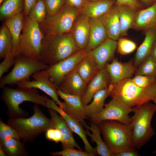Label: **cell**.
Listing matches in <instances>:
<instances>
[{
  "label": "cell",
  "mask_w": 156,
  "mask_h": 156,
  "mask_svg": "<svg viewBox=\"0 0 156 156\" xmlns=\"http://www.w3.org/2000/svg\"><path fill=\"white\" fill-rule=\"evenodd\" d=\"M109 96L112 99L131 107L156 99V83L146 87L135 84L131 78L109 86Z\"/></svg>",
  "instance_id": "cell-1"
},
{
  "label": "cell",
  "mask_w": 156,
  "mask_h": 156,
  "mask_svg": "<svg viewBox=\"0 0 156 156\" xmlns=\"http://www.w3.org/2000/svg\"><path fill=\"white\" fill-rule=\"evenodd\" d=\"M81 50L70 32L45 36L42 42L40 61L51 66L77 53Z\"/></svg>",
  "instance_id": "cell-2"
},
{
  "label": "cell",
  "mask_w": 156,
  "mask_h": 156,
  "mask_svg": "<svg viewBox=\"0 0 156 156\" xmlns=\"http://www.w3.org/2000/svg\"><path fill=\"white\" fill-rule=\"evenodd\" d=\"M1 98L7 109L10 118H25L27 113L19 106L25 101L31 102L35 105L47 107L49 99L45 95H41L37 89L23 88L14 89L5 86L2 88Z\"/></svg>",
  "instance_id": "cell-3"
},
{
  "label": "cell",
  "mask_w": 156,
  "mask_h": 156,
  "mask_svg": "<svg viewBox=\"0 0 156 156\" xmlns=\"http://www.w3.org/2000/svg\"><path fill=\"white\" fill-rule=\"evenodd\" d=\"M132 108L134 114L130 123L132 141L135 148L139 149L155 134L151 123L156 106L149 102Z\"/></svg>",
  "instance_id": "cell-4"
},
{
  "label": "cell",
  "mask_w": 156,
  "mask_h": 156,
  "mask_svg": "<svg viewBox=\"0 0 156 156\" xmlns=\"http://www.w3.org/2000/svg\"><path fill=\"white\" fill-rule=\"evenodd\" d=\"M34 114L28 118H9L7 124L17 131L24 143L32 142L49 129L54 128L51 119L47 117L38 105L33 106Z\"/></svg>",
  "instance_id": "cell-5"
},
{
  "label": "cell",
  "mask_w": 156,
  "mask_h": 156,
  "mask_svg": "<svg viewBox=\"0 0 156 156\" xmlns=\"http://www.w3.org/2000/svg\"><path fill=\"white\" fill-rule=\"evenodd\" d=\"M98 124L103 141L115 156L120 152L135 149L132 141L130 123L109 120Z\"/></svg>",
  "instance_id": "cell-6"
},
{
  "label": "cell",
  "mask_w": 156,
  "mask_h": 156,
  "mask_svg": "<svg viewBox=\"0 0 156 156\" xmlns=\"http://www.w3.org/2000/svg\"><path fill=\"white\" fill-rule=\"evenodd\" d=\"M79 14V9L65 3L56 12L47 14L44 21L38 23L39 27L44 36L70 33Z\"/></svg>",
  "instance_id": "cell-7"
},
{
  "label": "cell",
  "mask_w": 156,
  "mask_h": 156,
  "mask_svg": "<svg viewBox=\"0 0 156 156\" xmlns=\"http://www.w3.org/2000/svg\"><path fill=\"white\" fill-rule=\"evenodd\" d=\"M22 31L19 39L20 54L40 60L44 36L38 23L28 17H24Z\"/></svg>",
  "instance_id": "cell-8"
},
{
  "label": "cell",
  "mask_w": 156,
  "mask_h": 156,
  "mask_svg": "<svg viewBox=\"0 0 156 156\" xmlns=\"http://www.w3.org/2000/svg\"><path fill=\"white\" fill-rule=\"evenodd\" d=\"M50 66L40 60L26 57L21 54L15 57V63L11 71L1 78L0 88L7 85L17 84L29 81L30 77L34 73L49 68Z\"/></svg>",
  "instance_id": "cell-9"
},
{
  "label": "cell",
  "mask_w": 156,
  "mask_h": 156,
  "mask_svg": "<svg viewBox=\"0 0 156 156\" xmlns=\"http://www.w3.org/2000/svg\"><path fill=\"white\" fill-rule=\"evenodd\" d=\"M133 112V108L119 101L112 99L105 105L102 111L89 120L91 122L99 123L105 120H114L125 124L131 122V117L129 115Z\"/></svg>",
  "instance_id": "cell-10"
},
{
  "label": "cell",
  "mask_w": 156,
  "mask_h": 156,
  "mask_svg": "<svg viewBox=\"0 0 156 156\" xmlns=\"http://www.w3.org/2000/svg\"><path fill=\"white\" fill-rule=\"evenodd\" d=\"M86 54L84 50H81L75 54L50 66L45 70L50 80L57 87L65 77L74 70Z\"/></svg>",
  "instance_id": "cell-11"
},
{
  "label": "cell",
  "mask_w": 156,
  "mask_h": 156,
  "mask_svg": "<svg viewBox=\"0 0 156 156\" xmlns=\"http://www.w3.org/2000/svg\"><path fill=\"white\" fill-rule=\"evenodd\" d=\"M34 80L21 82L16 85L23 88H35L39 89L50 96L61 108L63 109V102L58 98L57 88L50 80L45 70L38 72L31 75Z\"/></svg>",
  "instance_id": "cell-12"
},
{
  "label": "cell",
  "mask_w": 156,
  "mask_h": 156,
  "mask_svg": "<svg viewBox=\"0 0 156 156\" xmlns=\"http://www.w3.org/2000/svg\"><path fill=\"white\" fill-rule=\"evenodd\" d=\"M57 105L53 100L49 99L47 102V107L55 110L63 118L73 132L76 133L80 138L83 143L85 151L92 156L96 155V149L89 142L86 130L83 129V125L78 121L66 113Z\"/></svg>",
  "instance_id": "cell-13"
},
{
  "label": "cell",
  "mask_w": 156,
  "mask_h": 156,
  "mask_svg": "<svg viewBox=\"0 0 156 156\" xmlns=\"http://www.w3.org/2000/svg\"><path fill=\"white\" fill-rule=\"evenodd\" d=\"M57 93L64 101L63 109L67 114L80 122L85 128L87 125L84 106L81 98L78 96L63 93L58 90Z\"/></svg>",
  "instance_id": "cell-14"
},
{
  "label": "cell",
  "mask_w": 156,
  "mask_h": 156,
  "mask_svg": "<svg viewBox=\"0 0 156 156\" xmlns=\"http://www.w3.org/2000/svg\"><path fill=\"white\" fill-rule=\"evenodd\" d=\"M117 41L108 38L99 46L87 53L96 62L99 70L105 68L114 56Z\"/></svg>",
  "instance_id": "cell-15"
},
{
  "label": "cell",
  "mask_w": 156,
  "mask_h": 156,
  "mask_svg": "<svg viewBox=\"0 0 156 156\" xmlns=\"http://www.w3.org/2000/svg\"><path fill=\"white\" fill-rule=\"evenodd\" d=\"M87 86V84L74 69L65 77L57 88L63 93L77 96L81 99Z\"/></svg>",
  "instance_id": "cell-16"
},
{
  "label": "cell",
  "mask_w": 156,
  "mask_h": 156,
  "mask_svg": "<svg viewBox=\"0 0 156 156\" xmlns=\"http://www.w3.org/2000/svg\"><path fill=\"white\" fill-rule=\"evenodd\" d=\"M111 83L109 75L105 67L99 70L87 85L85 93L81 98L83 105L89 104L96 92L107 88Z\"/></svg>",
  "instance_id": "cell-17"
},
{
  "label": "cell",
  "mask_w": 156,
  "mask_h": 156,
  "mask_svg": "<svg viewBox=\"0 0 156 156\" xmlns=\"http://www.w3.org/2000/svg\"><path fill=\"white\" fill-rule=\"evenodd\" d=\"M48 111L53 127L58 129L63 135V141L61 143L62 148L71 147L76 148L78 150H82L75 140L73 132L63 118L53 109L48 108Z\"/></svg>",
  "instance_id": "cell-18"
},
{
  "label": "cell",
  "mask_w": 156,
  "mask_h": 156,
  "mask_svg": "<svg viewBox=\"0 0 156 156\" xmlns=\"http://www.w3.org/2000/svg\"><path fill=\"white\" fill-rule=\"evenodd\" d=\"M109 75L111 83H116L131 78L136 69L133 62L123 63L114 58L105 66Z\"/></svg>",
  "instance_id": "cell-19"
},
{
  "label": "cell",
  "mask_w": 156,
  "mask_h": 156,
  "mask_svg": "<svg viewBox=\"0 0 156 156\" xmlns=\"http://www.w3.org/2000/svg\"><path fill=\"white\" fill-rule=\"evenodd\" d=\"M90 30V18L80 14L75 21L70 33L77 46L84 50L88 42Z\"/></svg>",
  "instance_id": "cell-20"
},
{
  "label": "cell",
  "mask_w": 156,
  "mask_h": 156,
  "mask_svg": "<svg viewBox=\"0 0 156 156\" xmlns=\"http://www.w3.org/2000/svg\"><path fill=\"white\" fill-rule=\"evenodd\" d=\"M103 24L108 38L117 40L121 36V27L117 6L115 4L99 18Z\"/></svg>",
  "instance_id": "cell-21"
},
{
  "label": "cell",
  "mask_w": 156,
  "mask_h": 156,
  "mask_svg": "<svg viewBox=\"0 0 156 156\" xmlns=\"http://www.w3.org/2000/svg\"><path fill=\"white\" fill-rule=\"evenodd\" d=\"M90 30L86 47V53L103 43L108 38L106 30L99 18H90Z\"/></svg>",
  "instance_id": "cell-22"
},
{
  "label": "cell",
  "mask_w": 156,
  "mask_h": 156,
  "mask_svg": "<svg viewBox=\"0 0 156 156\" xmlns=\"http://www.w3.org/2000/svg\"><path fill=\"white\" fill-rule=\"evenodd\" d=\"M24 18L23 11L5 20V24L8 27L12 36L11 53L15 57L20 54L19 39Z\"/></svg>",
  "instance_id": "cell-23"
},
{
  "label": "cell",
  "mask_w": 156,
  "mask_h": 156,
  "mask_svg": "<svg viewBox=\"0 0 156 156\" xmlns=\"http://www.w3.org/2000/svg\"><path fill=\"white\" fill-rule=\"evenodd\" d=\"M133 28L145 32L149 29L156 28V2L137 11Z\"/></svg>",
  "instance_id": "cell-24"
},
{
  "label": "cell",
  "mask_w": 156,
  "mask_h": 156,
  "mask_svg": "<svg viewBox=\"0 0 156 156\" xmlns=\"http://www.w3.org/2000/svg\"><path fill=\"white\" fill-rule=\"evenodd\" d=\"M115 1L116 0L88 1L79 10L80 14L89 18H99L111 8Z\"/></svg>",
  "instance_id": "cell-25"
},
{
  "label": "cell",
  "mask_w": 156,
  "mask_h": 156,
  "mask_svg": "<svg viewBox=\"0 0 156 156\" xmlns=\"http://www.w3.org/2000/svg\"><path fill=\"white\" fill-rule=\"evenodd\" d=\"M156 41V28L149 29L145 31V36L142 43L138 48L133 62L136 67L149 56Z\"/></svg>",
  "instance_id": "cell-26"
},
{
  "label": "cell",
  "mask_w": 156,
  "mask_h": 156,
  "mask_svg": "<svg viewBox=\"0 0 156 156\" xmlns=\"http://www.w3.org/2000/svg\"><path fill=\"white\" fill-rule=\"evenodd\" d=\"M90 125H87L85 128L87 135L96 144L95 148L97 155L101 156H115L114 154L108 147L101 136V131L99 125L91 122Z\"/></svg>",
  "instance_id": "cell-27"
},
{
  "label": "cell",
  "mask_w": 156,
  "mask_h": 156,
  "mask_svg": "<svg viewBox=\"0 0 156 156\" xmlns=\"http://www.w3.org/2000/svg\"><path fill=\"white\" fill-rule=\"evenodd\" d=\"M109 95V86L95 94L91 101L84 106L87 119H90L102 111L104 107L105 100Z\"/></svg>",
  "instance_id": "cell-28"
},
{
  "label": "cell",
  "mask_w": 156,
  "mask_h": 156,
  "mask_svg": "<svg viewBox=\"0 0 156 156\" xmlns=\"http://www.w3.org/2000/svg\"><path fill=\"white\" fill-rule=\"evenodd\" d=\"M75 69L87 85L99 70L96 62L87 53Z\"/></svg>",
  "instance_id": "cell-29"
},
{
  "label": "cell",
  "mask_w": 156,
  "mask_h": 156,
  "mask_svg": "<svg viewBox=\"0 0 156 156\" xmlns=\"http://www.w3.org/2000/svg\"><path fill=\"white\" fill-rule=\"evenodd\" d=\"M116 5L120 25L121 36H124L130 29L133 28L137 11L125 5Z\"/></svg>",
  "instance_id": "cell-30"
},
{
  "label": "cell",
  "mask_w": 156,
  "mask_h": 156,
  "mask_svg": "<svg viewBox=\"0 0 156 156\" xmlns=\"http://www.w3.org/2000/svg\"><path fill=\"white\" fill-rule=\"evenodd\" d=\"M0 6V19L6 20L23 11L24 0H5Z\"/></svg>",
  "instance_id": "cell-31"
},
{
  "label": "cell",
  "mask_w": 156,
  "mask_h": 156,
  "mask_svg": "<svg viewBox=\"0 0 156 156\" xmlns=\"http://www.w3.org/2000/svg\"><path fill=\"white\" fill-rule=\"evenodd\" d=\"M0 145L7 156H26L29 155L24 142L13 138L0 142Z\"/></svg>",
  "instance_id": "cell-32"
},
{
  "label": "cell",
  "mask_w": 156,
  "mask_h": 156,
  "mask_svg": "<svg viewBox=\"0 0 156 156\" xmlns=\"http://www.w3.org/2000/svg\"><path fill=\"white\" fill-rule=\"evenodd\" d=\"M12 47V36L7 26L4 23L0 29V58L4 59L11 53Z\"/></svg>",
  "instance_id": "cell-33"
},
{
  "label": "cell",
  "mask_w": 156,
  "mask_h": 156,
  "mask_svg": "<svg viewBox=\"0 0 156 156\" xmlns=\"http://www.w3.org/2000/svg\"><path fill=\"white\" fill-rule=\"evenodd\" d=\"M136 68L135 75H145L156 77V62L150 55Z\"/></svg>",
  "instance_id": "cell-34"
},
{
  "label": "cell",
  "mask_w": 156,
  "mask_h": 156,
  "mask_svg": "<svg viewBox=\"0 0 156 156\" xmlns=\"http://www.w3.org/2000/svg\"><path fill=\"white\" fill-rule=\"evenodd\" d=\"M47 14L43 0H37L31 9L28 17L40 23L44 21Z\"/></svg>",
  "instance_id": "cell-35"
},
{
  "label": "cell",
  "mask_w": 156,
  "mask_h": 156,
  "mask_svg": "<svg viewBox=\"0 0 156 156\" xmlns=\"http://www.w3.org/2000/svg\"><path fill=\"white\" fill-rule=\"evenodd\" d=\"M117 40V49L121 55H125L131 53L137 48L136 43L129 39L120 37Z\"/></svg>",
  "instance_id": "cell-36"
},
{
  "label": "cell",
  "mask_w": 156,
  "mask_h": 156,
  "mask_svg": "<svg viewBox=\"0 0 156 156\" xmlns=\"http://www.w3.org/2000/svg\"><path fill=\"white\" fill-rule=\"evenodd\" d=\"M9 138H13L20 140L21 139L17 131L12 126L0 120V142Z\"/></svg>",
  "instance_id": "cell-37"
},
{
  "label": "cell",
  "mask_w": 156,
  "mask_h": 156,
  "mask_svg": "<svg viewBox=\"0 0 156 156\" xmlns=\"http://www.w3.org/2000/svg\"><path fill=\"white\" fill-rule=\"evenodd\" d=\"M62 149L60 151L50 152V153L54 156H92L85 151L77 150L73 147H67Z\"/></svg>",
  "instance_id": "cell-38"
},
{
  "label": "cell",
  "mask_w": 156,
  "mask_h": 156,
  "mask_svg": "<svg viewBox=\"0 0 156 156\" xmlns=\"http://www.w3.org/2000/svg\"><path fill=\"white\" fill-rule=\"evenodd\" d=\"M131 79L135 84L142 87H148L156 83V77L155 76L137 75Z\"/></svg>",
  "instance_id": "cell-39"
},
{
  "label": "cell",
  "mask_w": 156,
  "mask_h": 156,
  "mask_svg": "<svg viewBox=\"0 0 156 156\" xmlns=\"http://www.w3.org/2000/svg\"><path fill=\"white\" fill-rule=\"evenodd\" d=\"M47 14H53L58 10L65 3V0H43Z\"/></svg>",
  "instance_id": "cell-40"
},
{
  "label": "cell",
  "mask_w": 156,
  "mask_h": 156,
  "mask_svg": "<svg viewBox=\"0 0 156 156\" xmlns=\"http://www.w3.org/2000/svg\"><path fill=\"white\" fill-rule=\"evenodd\" d=\"M15 57L11 53H8L4 60L0 64V78L2 77L3 74L7 72L15 63Z\"/></svg>",
  "instance_id": "cell-41"
},
{
  "label": "cell",
  "mask_w": 156,
  "mask_h": 156,
  "mask_svg": "<svg viewBox=\"0 0 156 156\" xmlns=\"http://www.w3.org/2000/svg\"><path fill=\"white\" fill-rule=\"evenodd\" d=\"M45 136L49 140L53 141L56 143L63 141V138L60 131L55 128H50L45 132Z\"/></svg>",
  "instance_id": "cell-42"
},
{
  "label": "cell",
  "mask_w": 156,
  "mask_h": 156,
  "mask_svg": "<svg viewBox=\"0 0 156 156\" xmlns=\"http://www.w3.org/2000/svg\"><path fill=\"white\" fill-rule=\"evenodd\" d=\"M115 4L127 6L136 11L141 9L143 6L138 0H116Z\"/></svg>",
  "instance_id": "cell-43"
},
{
  "label": "cell",
  "mask_w": 156,
  "mask_h": 156,
  "mask_svg": "<svg viewBox=\"0 0 156 156\" xmlns=\"http://www.w3.org/2000/svg\"><path fill=\"white\" fill-rule=\"evenodd\" d=\"M88 1V0H65V3L80 10Z\"/></svg>",
  "instance_id": "cell-44"
},
{
  "label": "cell",
  "mask_w": 156,
  "mask_h": 156,
  "mask_svg": "<svg viewBox=\"0 0 156 156\" xmlns=\"http://www.w3.org/2000/svg\"><path fill=\"white\" fill-rule=\"evenodd\" d=\"M37 0H24L23 10L24 17H28L29 11Z\"/></svg>",
  "instance_id": "cell-45"
},
{
  "label": "cell",
  "mask_w": 156,
  "mask_h": 156,
  "mask_svg": "<svg viewBox=\"0 0 156 156\" xmlns=\"http://www.w3.org/2000/svg\"><path fill=\"white\" fill-rule=\"evenodd\" d=\"M139 155L135 149L120 152L116 154L115 156H138Z\"/></svg>",
  "instance_id": "cell-46"
},
{
  "label": "cell",
  "mask_w": 156,
  "mask_h": 156,
  "mask_svg": "<svg viewBox=\"0 0 156 156\" xmlns=\"http://www.w3.org/2000/svg\"><path fill=\"white\" fill-rule=\"evenodd\" d=\"M138 1L143 6L146 7H149L155 3L156 2V0H138Z\"/></svg>",
  "instance_id": "cell-47"
},
{
  "label": "cell",
  "mask_w": 156,
  "mask_h": 156,
  "mask_svg": "<svg viewBox=\"0 0 156 156\" xmlns=\"http://www.w3.org/2000/svg\"><path fill=\"white\" fill-rule=\"evenodd\" d=\"M150 55L156 62V41L153 47Z\"/></svg>",
  "instance_id": "cell-48"
},
{
  "label": "cell",
  "mask_w": 156,
  "mask_h": 156,
  "mask_svg": "<svg viewBox=\"0 0 156 156\" xmlns=\"http://www.w3.org/2000/svg\"><path fill=\"white\" fill-rule=\"evenodd\" d=\"M0 156H6L7 154L5 153L4 151L2 148V146L0 145Z\"/></svg>",
  "instance_id": "cell-49"
},
{
  "label": "cell",
  "mask_w": 156,
  "mask_h": 156,
  "mask_svg": "<svg viewBox=\"0 0 156 156\" xmlns=\"http://www.w3.org/2000/svg\"><path fill=\"white\" fill-rule=\"evenodd\" d=\"M153 102L154 103L156 106V99ZM153 153H156V151H154Z\"/></svg>",
  "instance_id": "cell-50"
},
{
  "label": "cell",
  "mask_w": 156,
  "mask_h": 156,
  "mask_svg": "<svg viewBox=\"0 0 156 156\" xmlns=\"http://www.w3.org/2000/svg\"><path fill=\"white\" fill-rule=\"evenodd\" d=\"M89 1H100V0H88Z\"/></svg>",
  "instance_id": "cell-51"
},
{
  "label": "cell",
  "mask_w": 156,
  "mask_h": 156,
  "mask_svg": "<svg viewBox=\"0 0 156 156\" xmlns=\"http://www.w3.org/2000/svg\"><path fill=\"white\" fill-rule=\"evenodd\" d=\"M5 0H0V4H1Z\"/></svg>",
  "instance_id": "cell-52"
}]
</instances>
